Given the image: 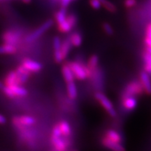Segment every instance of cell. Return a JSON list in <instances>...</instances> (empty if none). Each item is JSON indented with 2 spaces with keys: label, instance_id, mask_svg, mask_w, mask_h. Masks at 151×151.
<instances>
[{
  "label": "cell",
  "instance_id": "1",
  "mask_svg": "<svg viewBox=\"0 0 151 151\" xmlns=\"http://www.w3.org/2000/svg\"><path fill=\"white\" fill-rule=\"evenodd\" d=\"M74 75L75 78L83 81L86 78H91L93 72L90 71L86 65L76 61L67 62Z\"/></svg>",
  "mask_w": 151,
  "mask_h": 151
},
{
  "label": "cell",
  "instance_id": "23",
  "mask_svg": "<svg viewBox=\"0 0 151 151\" xmlns=\"http://www.w3.org/2000/svg\"><path fill=\"white\" fill-rule=\"evenodd\" d=\"M67 89L69 97L71 99H76L78 96V92H77V88L74 81L67 83Z\"/></svg>",
  "mask_w": 151,
  "mask_h": 151
},
{
  "label": "cell",
  "instance_id": "7",
  "mask_svg": "<svg viewBox=\"0 0 151 151\" xmlns=\"http://www.w3.org/2000/svg\"><path fill=\"white\" fill-rule=\"evenodd\" d=\"M92 84L97 92H101L104 88V73L101 68L98 67L94 70L92 76Z\"/></svg>",
  "mask_w": 151,
  "mask_h": 151
},
{
  "label": "cell",
  "instance_id": "14",
  "mask_svg": "<svg viewBox=\"0 0 151 151\" xmlns=\"http://www.w3.org/2000/svg\"><path fill=\"white\" fill-rule=\"evenodd\" d=\"M140 80L141 84L143 87L145 93H146L148 95L151 94V80L150 78V76L146 71H142L140 73Z\"/></svg>",
  "mask_w": 151,
  "mask_h": 151
},
{
  "label": "cell",
  "instance_id": "35",
  "mask_svg": "<svg viewBox=\"0 0 151 151\" xmlns=\"http://www.w3.org/2000/svg\"><path fill=\"white\" fill-rule=\"evenodd\" d=\"M72 1H73V0H60V6H61V8L67 9Z\"/></svg>",
  "mask_w": 151,
  "mask_h": 151
},
{
  "label": "cell",
  "instance_id": "22",
  "mask_svg": "<svg viewBox=\"0 0 151 151\" xmlns=\"http://www.w3.org/2000/svg\"><path fill=\"white\" fill-rule=\"evenodd\" d=\"M67 16V9L61 8L60 10L56 11L55 14H54V19L55 22H56L57 24L62 23L66 20Z\"/></svg>",
  "mask_w": 151,
  "mask_h": 151
},
{
  "label": "cell",
  "instance_id": "18",
  "mask_svg": "<svg viewBox=\"0 0 151 151\" xmlns=\"http://www.w3.org/2000/svg\"><path fill=\"white\" fill-rule=\"evenodd\" d=\"M17 48L16 46L9 43H4L0 45V55H13L16 53Z\"/></svg>",
  "mask_w": 151,
  "mask_h": 151
},
{
  "label": "cell",
  "instance_id": "15",
  "mask_svg": "<svg viewBox=\"0 0 151 151\" xmlns=\"http://www.w3.org/2000/svg\"><path fill=\"white\" fill-rule=\"evenodd\" d=\"M62 75H63L64 79H65L67 83L74 81V75H73L72 71H71V69H70V67H69V66L68 65L67 63L64 64L62 65Z\"/></svg>",
  "mask_w": 151,
  "mask_h": 151
},
{
  "label": "cell",
  "instance_id": "29",
  "mask_svg": "<svg viewBox=\"0 0 151 151\" xmlns=\"http://www.w3.org/2000/svg\"><path fill=\"white\" fill-rule=\"evenodd\" d=\"M67 20L70 23L71 27L73 28H74L76 26L77 23H78V17L75 14H73V13L67 14Z\"/></svg>",
  "mask_w": 151,
  "mask_h": 151
},
{
  "label": "cell",
  "instance_id": "5",
  "mask_svg": "<svg viewBox=\"0 0 151 151\" xmlns=\"http://www.w3.org/2000/svg\"><path fill=\"white\" fill-rule=\"evenodd\" d=\"M94 96H95L96 99L99 101L101 106L105 109L109 116L111 118H116L117 116V112L109 98L102 92H97Z\"/></svg>",
  "mask_w": 151,
  "mask_h": 151
},
{
  "label": "cell",
  "instance_id": "25",
  "mask_svg": "<svg viewBox=\"0 0 151 151\" xmlns=\"http://www.w3.org/2000/svg\"><path fill=\"white\" fill-rule=\"evenodd\" d=\"M99 57L97 55H92L88 60V63H87V67L90 71L94 72V70L98 67L99 65Z\"/></svg>",
  "mask_w": 151,
  "mask_h": 151
},
{
  "label": "cell",
  "instance_id": "28",
  "mask_svg": "<svg viewBox=\"0 0 151 151\" xmlns=\"http://www.w3.org/2000/svg\"><path fill=\"white\" fill-rule=\"evenodd\" d=\"M10 88L13 92H14L15 95L18 96V97H24L28 94L27 90L24 88L23 87L19 86V85H16V86H11Z\"/></svg>",
  "mask_w": 151,
  "mask_h": 151
},
{
  "label": "cell",
  "instance_id": "32",
  "mask_svg": "<svg viewBox=\"0 0 151 151\" xmlns=\"http://www.w3.org/2000/svg\"><path fill=\"white\" fill-rule=\"evenodd\" d=\"M89 4L94 10H99L102 7L100 0H89Z\"/></svg>",
  "mask_w": 151,
  "mask_h": 151
},
{
  "label": "cell",
  "instance_id": "24",
  "mask_svg": "<svg viewBox=\"0 0 151 151\" xmlns=\"http://www.w3.org/2000/svg\"><path fill=\"white\" fill-rule=\"evenodd\" d=\"M143 59L144 61V71L151 75V54L145 50L143 53Z\"/></svg>",
  "mask_w": 151,
  "mask_h": 151
},
{
  "label": "cell",
  "instance_id": "36",
  "mask_svg": "<svg viewBox=\"0 0 151 151\" xmlns=\"http://www.w3.org/2000/svg\"><path fill=\"white\" fill-rule=\"evenodd\" d=\"M6 122V118L4 116L0 114V124H4Z\"/></svg>",
  "mask_w": 151,
  "mask_h": 151
},
{
  "label": "cell",
  "instance_id": "16",
  "mask_svg": "<svg viewBox=\"0 0 151 151\" xmlns=\"http://www.w3.org/2000/svg\"><path fill=\"white\" fill-rule=\"evenodd\" d=\"M105 137H106L107 139H110V140L115 141V142L122 143V137L121 134L119 133L118 132L116 131V130L109 129L106 130L105 132Z\"/></svg>",
  "mask_w": 151,
  "mask_h": 151
},
{
  "label": "cell",
  "instance_id": "30",
  "mask_svg": "<svg viewBox=\"0 0 151 151\" xmlns=\"http://www.w3.org/2000/svg\"><path fill=\"white\" fill-rule=\"evenodd\" d=\"M102 29L106 35L108 36H112L114 33L113 27L109 22H104L102 24Z\"/></svg>",
  "mask_w": 151,
  "mask_h": 151
},
{
  "label": "cell",
  "instance_id": "12",
  "mask_svg": "<svg viewBox=\"0 0 151 151\" xmlns=\"http://www.w3.org/2000/svg\"><path fill=\"white\" fill-rule=\"evenodd\" d=\"M101 144L104 147L106 148L111 151H126L124 147L122 146V143L115 142L104 137L101 139Z\"/></svg>",
  "mask_w": 151,
  "mask_h": 151
},
{
  "label": "cell",
  "instance_id": "31",
  "mask_svg": "<svg viewBox=\"0 0 151 151\" xmlns=\"http://www.w3.org/2000/svg\"><path fill=\"white\" fill-rule=\"evenodd\" d=\"M123 4L127 9H133L137 4V0H124Z\"/></svg>",
  "mask_w": 151,
  "mask_h": 151
},
{
  "label": "cell",
  "instance_id": "2",
  "mask_svg": "<svg viewBox=\"0 0 151 151\" xmlns=\"http://www.w3.org/2000/svg\"><path fill=\"white\" fill-rule=\"evenodd\" d=\"M66 138L62 135L58 124L53 127L51 136V143L55 151H67L69 143L65 140Z\"/></svg>",
  "mask_w": 151,
  "mask_h": 151
},
{
  "label": "cell",
  "instance_id": "6",
  "mask_svg": "<svg viewBox=\"0 0 151 151\" xmlns=\"http://www.w3.org/2000/svg\"><path fill=\"white\" fill-rule=\"evenodd\" d=\"M22 34L17 30L8 29L4 32L1 35V39L4 43H9L16 46L21 40Z\"/></svg>",
  "mask_w": 151,
  "mask_h": 151
},
{
  "label": "cell",
  "instance_id": "4",
  "mask_svg": "<svg viewBox=\"0 0 151 151\" xmlns=\"http://www.w3.org/2000/svg\"><path fill=\"white\" fill-rule=\"evenodd\" d=\"M143 93H145V91L140 80H133L130 81L125 86L121 97H127V96L136 97V96L142 95Z\"/></svg>",
  "mask_w": 151,
  "mask_h": 151
},
{
  "label": "cell",
  "instance_id": "39",
  "mask_svg": "<svg viewBox=\"0 0 151 151\" xmlns=\"http://www.w3.org/2000/svg\"><path fill=\"white\" fill-rule=\"evenodd\" d=\"M67 151H78L77 150H67Z\"/></svg>",
  "mask_w": 151,
  "mask_h": 151
},
{
  "label": "cell",
  "instance_id": "33",
  "mask_svg": "<svg viewBox=\"0 0 151 151\" xmlns=\"http://www.w3.org/2000/svg\"><path fill=\"white\" fill-rule=\"evenodd\" d=\"M2 91L7 96V97L11 98V99H14V97H16V96L15 95L14 92H13V90H11V88H10V87L5 86L4 88V89L2 90Z\"/></svg>",
  "mask_w": 151,
  "mask_h": 151
},
{
  "label": "cell",
  "instance_id": "38",
  "mask_svg": "<svg viewBox=\"0 0 151 151\" xmlns=\"http://www.w3.org/2000/svg\"><path fill=\"white\" fill-rule=\"evenodd\" d=\"M22 1L25 4H29L32 1V0H22Z\"/></svg>",
  "mask_w": 151,
  "mask_h": 151
},
{
  "label": "cell",
  "instance_id": "34",
  "mask_svg": "<svg viewBox=\"0 0 151 151\" xmlns=\"http://www.w3.org/2000/svg\"><path fill=\"white\" fill-rule=\"evenodd\" d=\"M145 37L151 39V22H148L146 24V29H145Z\"/></svg>",
  "mask_w": 151,
  "mask_h": 151
},
{
  "label": "cell",
  "instance_id": "11",
  "mask_svg": "<svg viewBox=\"0 0 151 151\" xmlns=\"http://www.w3.org/2000/svg\"><path fill=\"white\" fill-rule=\"evenodd\" d=\"M13 122L17 127L22 126H31L36 123V120L33 117L29 116H21L15 117L13 120Z\"/></svg>",
  "mask_w": 151,
  "mask_h": 151
},
{
  "label": "cell",
  "instance_id": "37",
  "mask_svg": "<svg viewBox=\"0 0 151 151\" xmlns=\"http://www.w3.org/2000/svg\"><path fill=\"white\" fill-rule=\"evenodd\" d=\"M4 87H5L4 83H3L2 81H0V90H2Z\"/></svg>",
  "mask_w": 151,
  "mask_h": 151
},
{
  "label": "cell",
  "instance_id": "3",
  "mask_svg": "<svg viewBox=\"0 0 151 151\" xmlns=\"http://www.w3.org/2000/svg\"><path fill=\"white\" fill-rule=\"evenodd\" d=\"M53 24L54 21L51 19H49V20L45 21L37 29L34 30L33 32H32L31 33H29V35L26 36L25 38H24L25 42L32 43L36 41L39 38H40L43 34L46 33L48 30L50 29L53 26Z\"/></svg>",
  "mask_w": 151,
  "mask_h": 151
},
{
  "label": "cell",
  "instance_id": "17",
  "mask_svg": "<svg viewBox=\"0 0 151 151\" xmlns=\"http://www.w3.org/2000/svg\"><path fill=\"white\" fill-rule=\"evenodd\" d=\"M69 41H71V44L74 47H79L83 43V37L81 34L78 32H73L69 35Z\"/></svg>",
  "mask_w": 151,
  "mask_h": 151
},
{
  "label": "cell",
  "instance_id": "10",
  "mask_svg": "<svg viewBox=\"0 0 151 151\" xmlns=\"http://www.w3.org/2000/svg\"><path fill=\"white\" fill-rule=\"evenodd\" d=\"M52 45H53L54 50V60L57 63H62L64 59L62 58L61 52V46L62 40L60 37L56 36L53 38L52 41Z\"/></svg>",
  "mask_w": 151,
  "mask_h": 151
},
{
  "label": "cell",
  "instance_id": "20",
  "mask_svg": "<svg viewBox=\"0 0 151 151\" xmlns=\"http://www.w3.org/2000/svg\"><path fill=\"white\" fill-rule=\"evenodd\" d=\"M72 44H71V41H69V38L65 39L64 41H62V46H61V52L62 58L64 60H65L68 56V55L70 52L71 48H72Z\"/></svg>",
  "mask_w": 151,
  "mask_h": 151
},
{
  "label": "cell",
  "instance_id": "8",
  "mask_svg": "<svg viewBox=\"0 0 151 151\" xmlns=\"http://www.w3.org/2000/svg\"><path fill=\"white\" fill-rule=\"evenodd\" d=\"M21 65L31 73H37L42 69V65L41 63L29 58H24L22 60Z\"/></svg>",
  "mask_w": 151,
  "mask_h": 151
},
{
  "label": "cell",
  "instance_id": "26",
  "mask_svg": "<svg viewBox=\"0 0 151 151\" xmlns=\"http://www.w3.org/2000/svg\"><path fill=\"white\" fill-rule=\"evenodd\" d=\"M57 28H58V31L62 34H68L70 32L71 29H73L70 23L67 21V18H66V20L63 22L57 24Z\"/></svg>",
  "mask_w": 151,
  "mask_h": 151
},
{
  "label": "cell",
  "instance_id": "19",
  "mask_svg": "<svg viewBox=\"0 0 151 151\" xmlns=\"http://www.w3.org/2000/svg\"><path fill=\"white\" fill-rule=\"evenodd\" d=\"M4 83L5 86L9 87L18 85V83H17V74L16 71H9L6 76Z\"/></svg>",
  "mask_w": 151,
  "mask_h": 151
},
{
  "label": "cell",
  "instance_id": "27",
  "mask_svg": "<svg viewBox=\"0 0 151 151\" xmlns=\"http://www.w3.org/2000/svg\"><path fill=\"white\" fill-rule=\"evenodd\" d=\"M100 1H101L102 7L109 13H111V14L116 13L117 7L113 2H111L109 0H100Z\"/></svg>",
  "mask_w": 151,
  "mask_h": 151
},
{
  "label": "cell",
  "instance_id": "9",
  "mask_svg": "<svg viewBox=\"0 0 151 151\" xmlns=\"http://www.w3.org/2000/svg\"><path fill=\"white\" fill-rule=\"evenodd\" d=\"M15 71L17 74V83L19 86L25 83L31 75V72L26 69L22 65H19Z\"/></svg>",
  "mask_w": 151,
  "mask_h": 151
},
{
  "label": "cell",
  "instance_id": "13",
  "mask_svg": "<svg viewBox=\"0 0 151 151\" xmlns=\"http://www.w3.org/2000/svg\"><path fill=\"white\" fill-rule=\"evenodd\" d=\"M121 103L122 107L129 111L134 110L137 106V99L133 96L121 97Z\"/></svg>",
  "mask_w": 151,
  "mask_h": 151
},
{
  "label": "cell",
  "instance_id": "21",
  "mask_svg": "<svg viewBox=\"0 0 151 151\" xmlns=\"http://www.w3.org/2000/svg\"><path fill=\"white\" fill-rule=\"evenodd\" d=\"M58 125H59L62 135L63 137H69L71 134V128L67 121L62 120L58 123Z\"/></svg>",
  "mask_w": 151,
  "mask_h": 151
}]
</instances>
